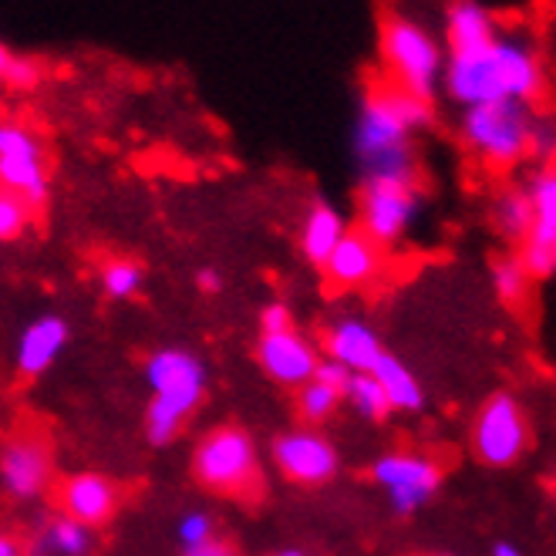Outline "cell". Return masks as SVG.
<instances>
[{
	"label": "cell",
	"instance_id": "11",
	"mask_svg": "<svg viewBox=\"0 0 556 556\" xmlns=\"http://www.w3.org/2000/svg\"><path fill=\"white\" fill-rule=\"evenodd\" d=\"M421 213V189L395 182H365L362 186V226L375 243L391 247L408 233V226Z\"/></svg>",
	"mask_w": 556,
	"mask_h": 556
},
{
	"label": "cell",
	"instance_id": "15",
	"mask_svg": "<svg viewBox=\"0 0 556 556\" xmlns=\"http://www.w3.org/2000/svg\"><path fill=\"white\" fill-rule=\"evenodd\" d=\"M54 503H58L61 516H68V519L81 522V527L94 530V527H105V522L118 513L122 489L109 476L75 472L54 485Z\"/></svg>",
	"mask_w": 556,
	"mask_h": 556
},
{
	"label": "cell",
	"instance_id": "35",
	"mask_svg": "<svg viewBox=\"0 0 556 556\" xmlns=\"http://www.w3.org/2000/svg\"><path fill=\"white\" fill-rule=\"evenodd\" d=\"M0 556H21V543L8 533H0Z\"/></svg>",
	"mask_w": 556,
	"mask_h": 556
},
{
	"label": "cell",
	"instance_id": "6",
	"mask_svg": "<svg viewBox=\"0 0 556 556\" xmlns=\"http://www.w3.org/2000/svg\"><path fill=\"white\" fill-rule=\"evenodd\" d=\"M533 109L516 102H493L463 109V142L493 169H513L516 162L530 155L533 136Z\"/></svg>",
	"mask_w": 556,
	"mask_h": 556
},
{
	"label": "cell",
	"instance_id": "24",
	"mask_svg": "<svg viewBox=\"0 0 556 556\" xmlns=\"http://www.w3.org/2000/svg\"><path fill=\"white\" fill-rule=\"evenodd\" d=\"M530 277L527 270L519 267L516 256H503L500 264L493 267V287L500 293V301L509 307V311H522L530 304Z\"/></svg>",
	"mask_w": 556,
	"mask_h": 556
},
{
	"label": "cell",
	"instance_id": "37",
	"mask_svg": "<svg viewBox=\"0 0 556 556\" xmlns=\"http://www.w3.org/2000/svg\"><path fill=\"white\" fill-rule=\"evenodd\" d=\"M493 556H522V553H519V549H516V546H509V543H500V546H496V553H493Z\"/></svg>",
	"mask_w": 556,
	"mask_h": 556
},
{
	"label": "cell",
	"instance_id": "34",
	"mask_svg": "<svg viewBox=\"0 0 556 556\" xmlns=\"http://www.w3.org/2000/svg\"><path fill=\"white\" fill-rule=\"evenodd\" d=\"M195 283H200V290L213 293V290H219V274L216 270H200V274H195Z\"/></svg>",
	"mask_w": 556,
	"mask_h": 556
},
{
	"label": "cell",
	"instance_id": "7",
	"mask_svg": "<svg viewBox=\"0 0 556 556\" xmlns=\"http://www.w3.org/2000/svg\"><path fill=\"white\" fill-rule=\"evenodd\" d=\"M0 189L35 213L51 195V169L41 136L24 122H0Z\"/></svg>",
	"mask_w": 556,
	"mask_h": 556
},
{
	"label": "cell",
	"instance_id": "23",
	"mask_svg": "<svg viewBox=\"0 0 556 556\" xmlns=\"http://www.w3.org/2000/svg\"><path fill=\"white\" fill-rule=\"evenodd\" d=\"M493 219H496V226H500V233H503V237H509V240H516V243H519L522 237H527L530 223H533V206H530L527 189H519V186L503 189V192L496 195V203H493Z\"/></svg>",
	"mask_w": 556,
	"mask_h": 556
},
{
	"label": "cell",
	"instance_id": "13",
	"mask_svg": "<svg viewBox=\"0 0 556 556\" xmlns=\"http://www.w3.org/2000/svg\"><path fill=\"white\" fill-rule=\"evenodd\" d=\"M388 267V247L375 243L365 230H348L341 243L331 250V256L324 260V283L334 293H351L365 290L381 280Z\"/></svg>",
	"mask_w": 556,
	"mask_h": 556
},
{
	"label": "cell",
	"instance_id": "36",
	"mask_svg": "<svg viewBox=\"0 0 556 556\" xmlns=\"http://www.w3.org/2000/svg\"><path fill=\"white\" fill-rule=\"evenodd\" d=\"M8 64H11V48L0 41V88H4V75H8Z\"/></svg>",
	"mask_w": 556,
	"mask_h": 556
},
{
	"label": "cell",
	"instance_id": "12",
	"mask_svg": "<svg viewBox=\"0 0 556 556\" xmlns=\"http://www.w3.org/2000/svg\"><path fill=\"white\" fill-rule=\"evenodd\" d=\"M371 476H375V482H381L388 489L391 506L408 516L435 496V489L442 485L445 472H442V463L429 459V455L391 452L375 463Z\"/></svg>",
	"mask_w": 556,
	"mask_h": 556
},
{
	"label": "cell",
	"instance_id": "27",
	"mask_svg": "<svg viewBox=\"0 0 556 556\" xmlns=\"http://www.w3.org/2000/svg\"><path fill=\"white\" fill-rule=\"evenodd\" d=\"M344 399H351V405L362 412L371 421H384L391 415L384 391L378 388V381L371 375H351V384L344 391Z\"/></svg>",
	"mask_w": 556,
	"mask_h": 556
},
{
	"label": "cell",
	"instance_id": "19",
	"mask_svg": "<svg viewBox=\"0 0 556 556\" xmlns=\"http://www.w3.org/2000/svg\"><path fill=\"white\" fill-rule=\"evenodd\" d=\"M500 30L496 17L479 0H448L445 8V54L452 51H469L482 41H489Z\"/></svg>",
	"mask_w": 556,
	"mask_h": 556
},
{
	"label": "cell",
	"instance_id": "33",
	"mask_svg": "<svg viewBox=\"0 0 556 556\" xmlns=\"http://www.w3.org/2000/svg\"><path fill=\"white\" fill-rule=\"evenodd\" d=\"M189 556H240V553H237L233 543H226V540H219V536H210L206 543L192 546Z\"/></svg>",
	"mask_w": 556,
	"mask_h": 556
},
{
	"label": "cell",
	"instance_id": "1",
	"mask_svg": "<svg viewBox=\"0 0 556 556\" xmlns=\"http://www.w3.org/2000/svg\"><path fill=\"white\" fill-rule=\"evenodd\" d=\"M442 88L463 109L493 102L533 109L546 91V61L530 38L500 27L489 41L445 54Z\"/></svg>",
	"mask_w": 556,
	"mask_h": 556
},
{
	"label": "cell",
	"instance_id": "8",
	"mask_svg": "<svg viewBox=\"0 0 556 556\" xmlns=\"http://www.w3.org/2000/svg\"><path fill=\"white\" fill-rule=\"evenodd\" d=\"M0 485L11 500H41L54 485V448L45 429L21 425L0 445Z\"/></svg>",
	"mask_w": 556,
	"mask_h": 556
},
{
	"label": "cell",
	"instance_id": "2",
	"mask_svg": "<svg viewBox=\"0 0 556 556\" xmlns=\"http://www.w3.org/2000/svg\"><path fill=\"white\" fill-rule=\"evenodd\" d=\"M432 122V105L378 78L362 98L354 125V152L365 182L418 186L415 136Z\"/></svg>",
	"mask_w": 556,
	"mask_h": 556
},
{
	"label": "cell",
	"instance_id": "3",
	"mask_svg": "<svg viewBox=\"0 0 556 556\" xmlns=\"http://www.w3.org/2000/svg\"><path fill=\"white\" fill-rule=\"evenodd\" d=\"M378 54L384 81L421 102H435L445 72V45L432 27L408 14H388L378 30Z\"/></svg>",
	"mask_w": 556,
	"mask_h": 556
},
{
	"label": "cell",
	"instance_id": "18",
	"mask_svg": "<svg viewBox=\"0 0 556 556\" xmlns=\"http://www.w3.org/2000/svg\"><path fill=\"white\" fill-rule=\"evenodd\" d=\"M64 344H68V324H64L58 314L38 317L21 334V344H17V371L24 378L45 375L58 362V354L64 351Z\"/></svg>",
	"mask_w": 556,
	"mask_h": 556
},
{
	"label": "cell",
	"instance_id": "20",
	"mask_svg": "<svg viewBox=\"0 0 556 556\" xmlns=\"http://www.w3.org/2000/svg\"><path fill=\"white\" fill-rule=\"evenodd\" d=\"M344 233H348L344 216L331 203H314L301 226V253L307 256V264L320 270L324 260L331 256V250L341 243Z\"/></svg>",
	"mask_w": 556,
	"mask_h": 556
},
{
	"label": "cell",
	"instance_id": "22",
	"mask_svg": "<svg viewBox=\"0 0 556 556\" xmlns=\"http://www.w3.org/2000/svg\"><path fill=\"white\" fill-rule=\"evenodd\" d=\"M91 549V530L81 527V522L68 519V516H54L48 519L45 527L38 530L35 536V546H30V553L35 556H85Z\"/></svg>",
	"mask_w": 556,
	"mask_h": 556
},
{
	"label": "cell",
	"instance_id": "38",
	"mask_svg": "<svg viewBox=\"0 0 556 556\" xmlns=\"http://www.w3.org/2000/svg\"><path fill=\"white\" fill-rule=\"evenodd\" d=\"M277 556H307V553H301V549H283V553H277Z\"/></svg>",
	"mask_w": 556,
	"mask_h": 556
},
{
	"label": "cell",
	"instance_id": "10",
	"mask_svg": "<svg viewBox=\"0 0 556 556\" xmlns=\"http://www.w3.org/2000/svg\"><path fill=\"white\" fill-rule=\"evenodd\" d=\"M533 223L527 237L519 240V267L527 270L530 280H546L556 270V173L553 162H543V169L530 176L527 186Z\"/></svg>",
	"mask_w": 556,
	"mask_h": 556
},
{
	"label": "cell",
	"instance_id": "30",
	"mask_svg": "<svg viewBox=\"0 0 556 556\" xmlns=\"http://www.w3.org/2000/svg\"><path fill=\"white\" fill-rule=\"evenodd\" d=\"M179 536H182L186 549L206 543V540L213 536V519H210L206 513H189V516L182 519V527H179Z\"/></svg>",
	"mask_w": 556,
	"mask_h": 556
},
{
	"label": "cell",
	"instance_id": "32",
	"mask_svg": "<svg viewBox=\"0 0 556 556\" xmlns=\"http://www.w3.org/2000/svg\"><path fill=\"white\" fill-rule=\"evenodd\" d=\"M293 327V314L287 304H267L264 314H260V334H280Z\"/></svg>",
	"mask_w": 556,
	"mask_h": 556
},
{
	"label": "cell",
	"instance_id": "28",
	"mask_svg": "<svg viewBox=\"0 0 556 556\" xmlns=\"http://www.w3.org/2000/svg\"><path fill=\"white\" fill-rule=\"evenodd\" d=\"M30 213L17 195L4 192L0 189V243H11V240H21L27 233V226H30Z\"/></svg>",
	"mask_w": 556,
	"mask_h": 556
},
{
	"label": "cell",
	"instance_id": "9",
	"mask_svg": "<svg viewBox=\"0 0 556 556\" xmlns=\"http://www.w3.org/2000/svg\"><path fill=\"white\" fill-rule=\"evenodd\" d=\"M530 442V418L509 391H500V395H493L479 408L472 421V448L479 463L506 469L527 455Z\"/></svg>",
	"mask_w": 556,
	"mask_h": 556
},
{
	"label": "cell",
	"instance_id": "29",
	"mask_svg": "<svg viewBox=\"0 0 556 556\" xmlns=\"http://www.w3.org/2000/svg\"><path fill=\"white\" fill-rule=\"evenodd\" d=\"M38 81H41V68H38V61L21 58V54H11L8 75H4V88H14V91H30V88H38Z\"/></svg>",
	"mask_w": 556,
	"mask_h": 556
},
{
	"label": "cell",
	"instance_id": "25",
	"mask_svg": "<svg viewBox=\"0 0 556 556\" xmlns=\"http://www.w3.org/2000/svg\"><path fill=\"white\" fill-rule=\"evenodd\" d=\"M102 290L112 301H128L142 290V267L136 260L112 256L102 264Z\"/></svg>",
	"mask_w": 556,
	"mask_h": 556
},
{
	"label": "cell",
	"instance_id": "14",
	"mask_svg": "<svg viewBox=\"0 0 556 556\" xmlns=\"http://www.w3.org/2000/svg\"><path fill=\"white\" fill-rule=\"evenodd\" d=\"M274 463L290 482L324 485V482H331L338 472V452L320 432L293 429L274 442Z\"/></svg>",
	"mask_w": 556,
	"mask_h": 556
},
{
	"label": "cell",
	"instance_id": "21",
	"mask_svg": "<svg viewBox=\"0 0 556 556\" xmlns=\"http://www.w3.org/2000/svg\"><path fill=\"white\" fill-rule=\"evenodd\" d=\"M378 388L384 391V399H388V408L391 412H418L425 395H421V384L415 381V375L399 362V357H391V354H381L375 368L368 371Z\"/></svg>",
	"mask_w": 556,
	"mask_h": 556
},
{
	"label": "cell",
	"instance_id": "4",
	"mask_svg": "<svg viewBox=\"0 0 556 556\" xmlns=\"http://www.w3.org/2000/svg\"><path fill=\"white\" fill-rule=\"evenodd\" d=\"M146 378L152 384V405L146 412V435L152 445H169L186 418L200 408L206 391V368L189 351H155L146 365Z\"/></svg>",
	"mask_w": 556,
	"mask_h": 556
},
{
	"label": "cell",
	"instance_id": "26",
	"mask_svg": "<svg viewBox=\"0 0 556 556\" xmlns=\"http://www.w3.org/2000/svg\"><path fill=\"white\" fill-rule=\"evenodd\" d=\"M338 405H341V395L338 391H331L327 384H320V381H304L301 388H298V415L307 421V425H317V421H327L334 412H338Z\"/></svg>",
	"mask_w": 556,
	"mask_h": 556
},
{
	"label": "cell",
	"instance_id": "31",
	"mask_svg": "<svg viewBox=\"0 0 556 556\" xmlns=\"http://www.w3.org/2000/svg\"><path fill=\"white\" fill-rule=\"evenodd\" d=\"M311 378L320 381V384H327L331 391H338L341 399H344V391H348V384H351V371L341 368L338 362H317V368H314Z\"/></svg>",
	"mask_w": 556,
	"mask_h": 556
},
{
	"label": "cell",
	"instance_id": "17",
	"mask_svg": "<svg viewBox=\"0 0 556 556\" xmlns=\"http://www.w3.org/2000/svg\"><path fill=\"white\" fill-rule=\"evenodd\" d=\"M324 348H327V362H338L351 375H368L375 362L384 354L378 334L362 320H338L324 331Z\"/></svg>",
	"mask_w": 556,
	"mask_h": 556
},
{
	"label": "cell",
	"instance_id": "16",
	"mask_svg": "<svg viewBox=\"0 0 556 556\" xmlns=\"http://www.w3.org/2000/svg\"><path fill=\"white\" fill-rule=\"evenodd\" d=\"M256 357H260L264 375L287 388H301L304 381H311V375L320 362L314 344L298 331V327H290V331H280V334H260Z\"/></svg>",
	"mask_w": 556,
	"mask_h": 556
},
{
	"label": "cell",
	"instance_id": "5",
	"mask_svg": "<svg viewBox=\"0 0 556 556\" xmlns=\"http://www.w3.org/2000/svg\"><path fill=\"white\" fill-rule=\"evenodd\" d=\"M192 476L203 489L226 500H260L264 496V476L253 435L240 425H219L206 432L192 452Z\"/></svg>",
	"mask_w": 556,
	"mask_h": 556
}]
</instances>
